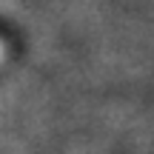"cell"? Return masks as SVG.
Masks as SVG:
<instances>
[{"label": "cell", "instance_id": "1", "mask_svg": "<svg viewBox=\"0 0 154 154\" xmlns=\"http://www.w3.org/2000/svg\"><path fill=\"white\" fill-rule=\"evenodd\" d=\"M3 57H6V43L0 40V63H3Z\"/></svg>", "mask_w": 154, "mask_h": 154}]
</instances>
